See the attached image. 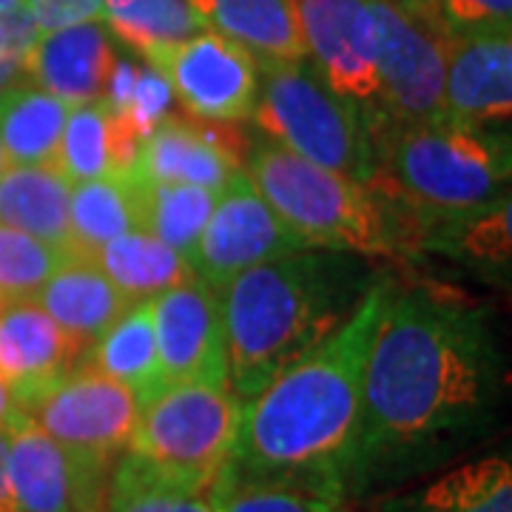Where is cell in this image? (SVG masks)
<instances>
[{
	"label": "cell",
	"instance_id": "obj_1",
	"mask_svg": "<svg viewBox=\"0 0 512 512\" xmlns=\"http://www.w3.org/2000/svg\"><path fill=\"white\" fill-rule=\"evenodd\" d=\"M501 359L484 311L453 293L387 291L367 350L350 484L390 478L481 433Z\"/></svg>",
	"mask_w": 512,
	"mask_h": 512
},
{
	"label": "cell",
	"instance_id": "obj_2",
	"mask_svg": "<svg viewBox=\"0 0 512 512\" xmlns=\"http://www.w3.org/2000/svg\"><path fill=\"white\" fill-rule=\"evenodd\" d=\"M387 285L362 293L328 339L242 404L225 473L345 495L362 416V376Z\"/></svg>",
	"mask_w": 512,
	"mask_h": 512
},
{
	"label": "cell",
	"instance_id": "obj_3",
	"mask_svg": "<svg viewBox=\"0 0 512 512\" xmlns=\"http://www.w3.org/2000/svg\"><path fill=\"white\" fill-rule=\"evenodd\" d=\"M359 291L350 265L322 254L276 256L237 274L220 291L228 387L251 402L296 359L348 319Z\"/></svg>",
	"mask_w": 512,
	"mask_h": 512
},
{
	"label": "cell",
	"instance_id": "obj_4",
	"mask_svg": "<svg viewBox=\"0 0 512 512\" xmlns=\"http://www.w3.org/2000/svg\"><path fill=\"white\" fill-rule=\"evenodd\" d=\"M367 128L379 165V183L373 188L390 185L424 217L464 225L510 197V151L481 128L450 120L416 126L367 120Z\"/></svg>",
	"mask_w": 512,
	"mask_h": 512
},
{
	"label": "cell",
	"instance_id": "obj_5",
	"mask_svg": "<svg viewBox=\"0 0 512 512\" xmlns=\"http://www.w3.org/2000/svg\"><path fill=\"white\" fill-rule=\"evenodd\" d=\"M242 174L305 248L365 256H387L399 248L376 191L308 163L276 140L256 143Z\"/></svg>",
	"mask_w": 512,
	"mask_h": 512
},
{
	"label": "cell",
	"instance_id": "obj_6",
	"mask_svg": "<svg viewBox=\"0 0 512 512\" xmlns=\"http://www.w3.org/2000/svg\"><path fill=\"white\" fill-rule=\"evenodd\" d=\"M254 117L259 128L308 163L342 174L367 191L379 183V165L367 117L336 94L305 63L262 69Z\"/></svg>",
	"mask_w": 512,
	"mask_h": 512
},
{
	"label": "cell",
	"instance_id": "obj_7",
	"mask_svg": "<svg viewBox=\"0 0 512 512\" xmlns=\"http://www.w3.org/2000/svg\"><path fill=\"white\" fill-rule=\"evenodd\" d=\"M242 402L231 387L165 384L143 404L126 456L188 490L208 493L237 441Z\"/></svg>",
	"mask_w": 512,
	"mask_h": 512
},
{
	"label": "cell",
	"instance_id": "obj_8",
	"mask_svg": "<svg viewBox=\"0 0 512 512\" xmlns=\"http://www.w3.org/2000/svg\"><path fill=\"white\" fill-rule=\"evenodd\" d=\"M376 23V111L367 120L416 126L444 120L450 32L439 15H413L390 0H370Z\"/></svg>",
	"mask_w": 512,
	"mask_h": 512
},
{
	"label": "cell",
	"instance_id": "obj_9",
	"mask_svg": "<svg viewBox=\"0 0 512 512\" xmlns=\"http://www.w3.org/2000/svg\"><path fill=\"white\" fill-rule=\"evenodd\" d=\"M140 413L143 404L126 384L83 362L23 407V416L49 439L106 464L126 453Z\"/></svg>",
	"mask_w": 512,
	"mask_h": 512
},
{
	"label": "cell",
	"instance_id": "obj_10",
	"mask_svg": "<svg viewBox=\"0 0 512 512\" xmlns=\"http://www.w3.org/2000/svg\"><path fill=\"white\" fill-rule=\"evenodd\" d=\"M146 60L163 74L171 97L200 120L239 123L254 117L259 66L239 43L205 29L183 43L160 46Z\"/></svg>",
	"mask_w": 512,
	"mask_h": 512
},
{
	"label": "cell",
	"instance_id": "obj_11",
	"mask_svg": "<svg viewBox=\"0 0 512 512\" xmlns=\"http://www.w3.org/2000/svg\"><path fill=\"white\" fill-rule=\"evenodd\" d=\"M111 467L66 450L29 419L9 427L6 481L15 512H103Z\"/></svg>",
	"mask_w": 512,
	"mask_h": 512
},
{
	"label": "cell",
	"instance_id": "obj_12",
	"mask_svg": "<svg viewBox=\"0 0 512 512\" xmlns=\"http://www.w3.org/2000/svg\"><path fill=\"white\" fill-rule=\"evenodd\" d=\"M302 248L305 245L279 222L251 180L239 171L220 191L211 220L188 254V265L197 279L222 291L242 271Z\"/></svg>",
	"mask_w": 512,
	"mask_h": 512
},
{
	"label": "cell",
	"instance_id": "obj_13",
	"mask_svg": "<svg viewBox=\"0 0 512 512\" xmlns=\"http://www.w3.org/2000/svg\"><path fill=\"white\" fill-rule=\"evenodd\" d=\"M154 339L165 384L208 382L228 387L220 291L188 279L151 299Z\"/></svg>",
	"mask_w": 512,
	"mask_h": 512
},
{
	"label": "cell",
	"instance_id": "obj_14",
	"mask_svg": "<svg viewBox=\"0 0 512 512\" xmlns=\"http://www.w3.org/2000/svg\"><path fill=\"white\" fill-rule=\"evenodd\" d=\"M296 15L322 80L353 103H373L379 77L370 0H296Z\"/></svg>",
	"mask_w": 512,
	"mask_h": 512
},
{
	"label": "cell",
	"instance_id": "obj_15",
	"mask_svg": "<svg viewBox=\"0 0 512 512\" xmlns=\"http://www.w3.org/2000/svg\"><path fill=\"white\" fill-rule=\"evenodd\" d=\"M86 348L57 325L49 313L26 299H6L0 308V382L23 407L35 402L83 362Z\"/></svg>",
	"mask_w": 512,
	"mask_h": 512
},
{
	"label": "cell",
	"instance_id": "obj_16",
	"mask_svg": "<svg viewBox=\"0 0 512 512\" xmlns=\"http://www.w3.org/2000/svg\"><path fill=\"white\" fill-rule=\"evenodd\" d=\"M512 32L450 35L444 72V120L467 128L510 123Z\"/></svg>",
	"mask_w": 512,
	"mask_h": 512
},
{
	"label": "cell",
	"instance_id": "obj_17",
	"mask_svg": "<svg viewBox=\"0 0 512 512\" xmlns=\"http://www.w3.org/2000/svg\"><path fill=\"white\" fill-rule=\"evenodd\" d=\"M114 46L103 20L40 32L26 60V77L66 106L94 103L114 72Z\"/></svg>",
	"mask_w": 512,
	"mask_h": 512
},
{
	"label": "cell",
	"instance_id": "obj_18",
	"mask_svg": "<svg viewBox=\"0 0 512 512\" xmlns=\"http://www.w3.org/2000/svg\"><path fill=\"white\" fill-rule=\"evenodd\" d=\"M237 148L222 128L197 126L191 120L168 117L151 128L140 146L134 168L148 183L200 185L222 191L239 174Z\"/></svg>",
	"mask_w": 512,
	"mask_h": 512
},
{
	"label": "cell",
	"instance_id": "obj_19",
	"mask_svg": "<svg viewBox=\"0 0 512 512\" xmlns=\"http://www.w3.org/2000/svg\"><path fill=\"white\" fill-rule=\"evenodd\" d=\"M143 140L146 134L100 97L72 106L52 165L72 185L111 177L134 168Z\"/></svg>",
	"mask_w": 512,
	"mask_h": 512
},
{
	"label": "cell",
	"instance_id": "obj_20",
	"mask_svg": "<svg viewBox=\"0 0 512 512\" xmlns=\"http://www.w3.org/2000/svg\"><path fill=\"white\" fill-rule=\"evenodd\" d=\"M205 26L239 43L259 69L308 60L296 0H191Z\"/></svg>",
	"mask_w": 512,
	"mask_h": 512
},
{
	"label": "cell",
	"instance_id": "obj_21",
	"mask_svg": "<svg viewBox=\"0 0 512 512\" xmlns=\"http://www.w3.org/2000/svg\"><path fill=\"white\" fill-rule=\"evenodd\" d=\"M35 302L86 353L131 305H137L97 265L72 254H66L55 274L40 285Z\"/></svg>",
	"mask_w": 512,
	"mask_h": 512
},
{
	"label": "cell",
	"instance_id": "obj_22",
	"mask_svg": "<svg viewBox=\"0 0 512 512\" xmlns=\"http://www.w3.org/2000/svg\"><path fill=\"white\" fill-rule=\"evenodd\" d=\"M146 185L148 180L140 177L137 168L72 185L69 254L86 259L111 239L123 237L128 231H143Z\"/></svg>",
	"mask_w": 512,
	"mask_h": 512
},
{
	"label": "cell",
	"instance_id": "obj_23",
	"mask_svg": "<svg viewBox=\"0 0 512 512\" xmlns=\"http://www.w3.org/2000/svg\"><path fill=\"white\" fill-rule=\"evenodd\" d=\"M72 183L55 165H6L0 171V222L69 254Z\"/></svg>",
	"mask_w": 512,
	"mask_h": 512
},
{
	"label": "cell",
	"instance_id": "obj_24",
	"mask_svg": "<svg viewBox=\"0 0 512 512\" xmlns=\"http://www.w3.org/2000/svg\"><path fill=\"white\" fill-rule=\"evenodd\" d=\"M86 259L109 276L131 302H148L194 279L188 256L165 245L163 239L151 237L148 231H128L100 245Z\"/></svg>",
	"mask_w": 512,
	"mask_h": 512
},
{
	"label": "cell",
	"instance_id": "obj_25",
	"mask_svg": "<svg viewBox=\"0 0 512 512\" xmlns=\"http://www.w3.org/2000/svg\"><path fill=\"white\" fill-rule=\"evenodd\" d=\"M83 365L100 370L114 382L126 384L140 404L157 396L163 390V376H160V353L154 339L151 299L131 305L89 348V353L83 356Z\"/></svg>",
	"mask_w": 512,
	"mask_h": 512
},
{
	"label": "cell",
	"instance_id": "obj_26",
	"mask_svg": "<svg viewBox=\"0 0 512 512\" xmlns=\"http://www.w3.org/2000/svg\"><path fill=\"white\" fill-rule=\"evenodd\" d=\"M72 106L37 86L0 92V151L6 165H52Z\"/></svg>",
	"mask_w": 512,
	"mask_h": 512
},
{
	"label": "cell",
	"instance_id": "obj_27",
	"mask_svg": "<svg viewBox=\"0 0 512 512\" xmlns=\"http://www.w3.org/2000/svg\"><path fill=\"white\" fill-rule=\"evenodd\" d=\"M384 512H512L510 458L467 461Z\"/></svg>",
	"mask_w": 512,
	"mask_h": 512
},
{
	"label": "cell",
	"instance_id": "obj_28",
	"mask_svg": "<svg viewBox=\"0 0 512 512\" xmlns=\"http://www.w3.org/2000/svg\"><path fill=\"white\" fill-rule=\"evenodd\" d=\"M103 23L143 57L208 29L191 0H103Z\"/></svg>",
	"mask_w": 512,
	"mask_h": 512
},
{
	"label": "cell",
	"instance_id": "obj_29",
	"mask_svg": "<svg viewBox=\"0 0 512 512\" xmlns=\"http://www.w3.org/2000/svg\"><path fill=\"white\" fill-rule=\"evenodd\" d=\"M220 191L200 185L148 183L143 197V231L180 254H191L214 214Z\"/></svg>",
	"mask_w": 512,
	"mask_h": 512
},
{
	"label": "cell",
	"instance_id": "obj_30",
	"mask_svg": "<svg viewBox=\"0 0 512 512\" xmlns=\"http://www.w3.org/2000/svg\"><path fill=\"white\" fill-rule=\"evenodd\" d=\"M342 498L319 487L239 478L225 470L208 487V501L217 512H350Z\"/></svg>",
	"mask_w": 512,
	"mask_h": 512
},
{
	"label": "cell",
	"instance_id": "obj_31",
	"mask_svg": "<svg viewBox=\"0 0 512 512\" xmlns=\"http://www.w3.org/2000/svg\"><path fill=\"white\" fill-rule=\"evenodd\" d=\"M103 512H217L208 493L157 476L131 456L117 458L106 484Z\"/></svg>",
	"mask_w": 512,
	"mask_h": 512
},
{
	"label": "cell",
	"instance_id": "obj_32",
	"mask_svg": "<svg viewBox=\"0 0 512 512\" xmlns=\"http://www.w3.org/2000/svg\"><path fill=\"white\" fill-rule=\"evenodd\" d=\"M66 254L40 239L0 222V296L26 299L55 274Z\"/></svg>",
	"mask_w": 512,
	"mask_h": 512
},
{
	"label": "cell",
	"instance_id": "obj_33",
	"mask_svg": "<svg viewBox=\"0 0 512 512\" xmlns=\"http://www.w3.org/2000/svg\"><path fill=\"white\" fill-rule=\"evenodd\" d=\"M461 248L478 262L507 265L510 262V197L498 200L487 211L464 222Z\"/></svg>",
	"mask_w": 512,
	"mask_h": 512
},
{
	"label": "cell",
	"instance_id": "obj_34",
	"mask_svg": "<svg viewBox=\"0 0 512 512\" xmlns=\"http://www.w3.org/2000/svg\"><path fill=\"white\" fill-rule=\"evenodd\" d=\"M37 35L40 29L29 6L0 12V92L18 86L20 77H26V60Z\"/></svg>",
	"mask_w": 512,
	"mask_h": 512
},
{
	"label": "cell",
	"instance_id": "obj_35",
	"mask_svg": "<svg viewBox=\"0 0 512 512\" xmlns=\"http://www.w3.org/2000/svg\"><path fill=\"white\" fill-rule=\"evenodd\" d=\"M450 35L510 29L512 0H436Z\"/></svg>",
	"mask_w": 512,
	"mask_h": 512
},
{
	"label": "cell",
	"instance_id": "obj_36",
	"mask_svg": "<svg viewBox=\"0 0 512 512\" xmlns=\"http://www.w3.org/2000/svg\"><path fill=\"white\" fill-rule=\"evenodd\" d=\"M168 100H171V89L165 83V77L154 66H140L137 69V77H134V86L128 92L126 106H123V114L134 126L140 128L143 134H148L151 128L157 126L165 117V109H168Z\"/></svg>",
	"mask_w": 512,
	"mask_h": 512
},
{
	"label": "cell",
	"instance_id": "obj_37",
	"mask_svg": "<svg viewBox=\"0 0 512 512\" xmlns=\"http://www.w3.org/2000/svg\"><path fill=\"white\" fill-rule=\"evenodd\" d=\"M40 32H52L86 20H103V0H29Z\"/></svg>",
	"mask_w": 512,
	"mask_h": 512
},
{
	"label": "cell",
	"instance_id": "obj_38",
	"mask_svg": "<svg viewBox=\"0 0 512 512\" xmlns=\"http://www.w3.org/2000/svg\"><path fill=\"white\" fill-rule=\"evenodd\" d=\"M6 450H9V430L0 427V512H15L9 481H6Z\"/></svg>",
	"mask_w": 512,
	"mask_h": 512
},
{
	"label": "cell",
	"instance_id": "obj_39",
	"mask_svg": "<svg viewBox=\"0 0 512 512\" xmlns=\"http://www.w3.org/2000/svg\"><path fill=\"white\" fill-rule=\"evenodd\" d=\"M26 419L23 413H20V407L15 404V399L9 396V390H6V384L0 382V427H15L20 421Z\"/></svg>",
	"mask_w": 512,
	"mask_h": 512
},
{
	"label": "cell",
	"instance_id": "obj_40",
	"mask_svg": "<svg viewBox=\"0 0 512 512\" xmlns=\"http://www.w3.org/2000/svg\"><path fill=\"white\" fill-rule=\"evenodd\" d=\"M390 3L402 6L404 12H413V15H439V6H436V0H390Z\"/></svg>",
	"mask_w": 512,
	"mask_h": 512
},
{
	"label": "cell",
	"instance_id": "obj_41",
	"mask_svg": "<svg viewBox=\"0 0 512 512\" xmlns=\"http://www.w3.org/2000/svg\"><path fill=\"white\" fill-rule=\"evenodd\" d=\"M20 6H29V0H0V12H12Z\"/></svg>",
	"mask_w": 512,
	"mask_h": 512
},
{
	"label": "cell",
	"instance_id": "obj_42",
	"mask_svg": "<svg viewBox=\"0 0 512 512\" xmlns=\"http://www.w3.org/2000/svg\"><path fill=\"white\" fill-rule=\"evenodd\" d=\"M6 168V160H3V151H0V171Z\"/></svg>",
	"mask_w": 512,
	"mask_h": 512
},
{
	"label": "cell",
	"instance_id": "obj_43",
	"mask_svg": "<svg viewBox=\"0 0 512 512\" xmlns=\"http://www.w3.org/2000/svg\"><path fill=\"white\" fill-rule=\"evenodd\" d=\"M3 302H6V299H3V296H0V308H3Z\"/></svg>",
	"mask_w": 512,
	"mask_h": 512
}]
</instances>
